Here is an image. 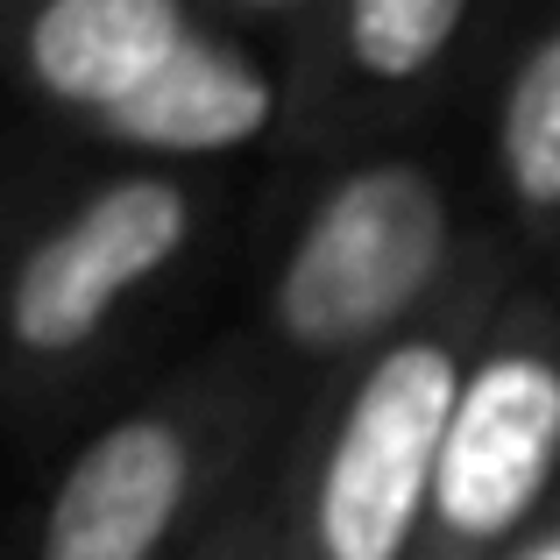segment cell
<instances>
[{"label": "cell", "instance_id": "1", "mask_svg": "<svg viewBox=\"0 0 560 560\" xmlns=\"http://www.w3.org/2000/svg\"><path fill=\"white\" fill-rule=\"evenodd\" d=\"M234 220V171L71 150L14 171L0 228V397L36 462L100 419L150 341L199 299Z\"/></svg>", "mask_w": 560, "mask_h": 560}, {"label": "cell", "instance_id": "2", "mask_svg": "<svg viewBox=\"0 0 560 560\" xmlns=\"http://www.w3.org/2000/svg\"><path fill=\"white\" fill-rule=\"evenodd\" d=\"M462 121L362 142L284 185L291 213L242 327L291 383L299 411L425 327L490 256L497 220L476 150L454 136Z\"/></svg>", "mask_w": 560, "mask_h": 560}, {"label": "cell", "instance_id": "3", "mask_svg": "<svg viewBox=\"0 0 560 560\" xmlns=\"http://www.w3.org/2000/svg\"><path fill=\"white\" fill-rule=\"evenodd\" d=\"M291 425L299 397L262 341L220 334L57 454L14 560H199Z\"/></svg>", "mask_w": 560, "mask_h": 560}, {"label": "cell", "instance_id": "4", "mask_svg": "<svg viewBox=\"0 0 560 560\" xmlns=\"http://www.w3.org/2000/svg\"><path fill=\"white\" fill-rule=\"evenodd\" d=\"M0 50L36 128L100 156L270 164L291 114V71L206 0H0Z\"/></svg>", "mask_w": 560, "mask_h": 560}, {"label": "cell", "instance_id": "5", "mask_svg": "<svg viewBox=\"0 0 560 560\" xmlns=\"http://www.w3.org/2000/svg\"><path fill=\"white\" fill-rule=\"evenodd\" d=\"M525 284L518 248L497 234L462 291L376 362L299 411L284 440L291 560H419L433 476L462 383L504 299Z\"/></svg>", "mask_w": 560, "mask_h": 560}, {"label": "cell", "instance_id": "6", "mask_svg": "<svg viewBox=\"0 0 560 560\" xmlns=\"http://www.w3.org/2000/svg\"><path fill=\"white\" fill-rule=\"evenodd\" d=\"M518 0H334L291 65V114L270 150V191L383 136L462 121Z\"/></svg>", "mask_w": 560, "mask_h": 560}, {"label": "cell", "instance_id": "7", "mask_svg": "<svg viewBox=\"0 0 560 560\" xmlns=\"http://www.w3.org/2000/svg\"><path fill=\"white\" fill-rule=\"evenodd\" d=\"M560 504V291L525 277L462 383L419 560H497Z\"/></svg>", "mask_w": 560, "mask_h": 560}, {"label": "cell", "instance_id": "8", "mask_svg": "<svg viewBox=\"0 0 560 560\" xmlns=\"http://www.w3.org/2000/svg\"><path fill=\"white\" fill-rule=\"evenodd\" d=\"M482 199L525 277L560 291V0H518L468 100Z\"/></svg>", "mask_w": 560, "mask_h": 560}, {"label": "cell", "instance_id": "9", "mask_svg": "<svg viewBox=\"0 0 560 560\" xmlns=\"http://www.w3.org/2000/svg\"><path fill=\"white\" fill-rule=\"evenodd\" d=\"M199 560H291V533H284V454L248 482V497L228 511Z\"/></svg>", "mask_w": 560, "mask_h": 560}, {"label": "cell", "instance_id": "10", "mask_svg": "<svg viewBox=\"0 0 560 560\" xmlns=\"http://www.w3.org/2000/svg\"><path fill=\"white\" fill-rule=\"evenodd\" d=\"M206 8L228 28H242L248 43H262V50L291 71L305 57V43L319 36V22L334 14V0H206Z\"/></svg>", "mask_w": 560, "mask_h": 560}, {"label": "cell", "instance_id": "11", "mask_svg": "<svg viewBox=\"0 0 560 560\" xmlns=\"http://www.w3.org/2000/svg\"><path fill=\"white\" fill-rule=\"evenodd\" d=\"M497 560H560V504H553L547 518L533 525V533H518V539H511V547L497 553Z\"/></svg>", "mask_w": 560, "mask_h": 560}]
</instances>
